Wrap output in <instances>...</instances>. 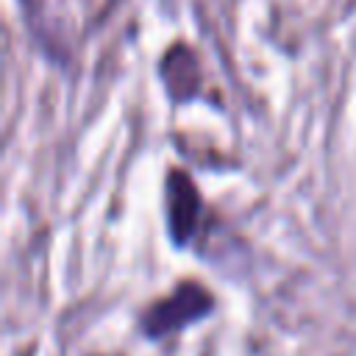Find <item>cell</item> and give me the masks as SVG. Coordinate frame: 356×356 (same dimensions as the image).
I'll return each instance as SVG.
<instances>
[{"label": "cell", "mask_w": 356, "mask_h": 356, "mask_svg": "<svg viewBox=\"0 0 356 356\" xmlns=\"http://www.w3.org/2000/svg\"><path fill=\"white\" fill-rule=\"evenodd\" d=\"M161 78H164V83H167L172 97H178V100L192 97L195 89H197V81H200L195 56L181 44L172 47L161 61Z\"/></svg>", "instance_id": "3"}, {"label": "cell", "mask_w": 356, "mask_h": 356, "mask_svg": "<svg viewBox=\"0 0 356 356\" xmlns=\"http://www.w3.org/2000/svg\"><path fill=\"white\" fill-rule=\"evenodd\" d=\"M200 217V195L186 172H170L167 178V220L170 234L178 245H186L197 228Z\"/></svg>", "instance_id": "2"}, {"label": "cell", "mask_w": 356, "mask_h": 356, "mask_svg": "<svg viewBox=\"0 0 356 356\" xmlns=\"http://www.w3.org/2000/svg\"><path fill=\"white\" fill-rule=\"evenodd\" d=\"M214 306V298L209 295L206 286L184 281L181 286H175L172 295H167L164 300L153 303L145 314H142V331L147 337H167L178 328H186L189 323L206 317Z\"/></svg>", "instance_id": "1"}]
</instances>
